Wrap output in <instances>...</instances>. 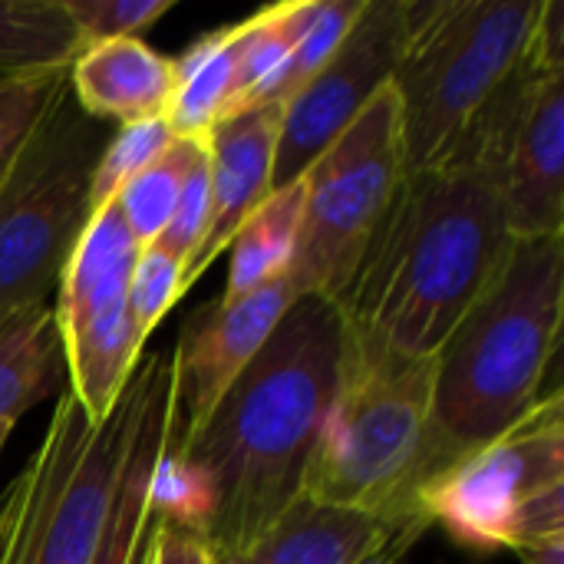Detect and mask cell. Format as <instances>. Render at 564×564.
I'll return each mask as SVG.
<instances>
[{"label": "cell", "mask_w": 564, "mask_h": 564, "mask_svg": "<svg viewBox=\"0 0 564 564\" xmlns=\"http://www.w3.org/2000/svg\"><path fill=\"white\" fill-rule=\"evenodd\" d=\"M512 248L489 165L406 172L337 311L364 337L410 357H436L502 274Z\"/></svg>", "instance_id": "obj_2"}, {"label": "cell", "mask_w": 564, "mask_h": 564, "mask_svg": "<svg viewBox=\"0 0 564 564\" xmlns=\"http://www.w3.org/2000/svg\"><path fill=\"white\" fill-rule=\"evenodd\" d=\"M410 549H403V545H390V549H383L380 555H373V558H367L364 564H397L403 555H406Z\"/></svg>", "instance_id": "obj_32"}, {"label": "cell", "mask_w": 564, "mask_h": 564, "mask_svg": "<svg viewBox=\"0 0 564 564\" xmlns=\"http://www.w3.org/2000/svg\"><path fill=\"white\" fill-rule=\"evenodd\" d=\"M142 564H215V552L195 529L152 516Z\"/></svg>", "instance_id": "obj_30"}, {"label": "cell", "mask_w": 564, "mask_h": 564, "mask_svg": "<svg viewBox=\"0 0 564 564\" xmlns=\"http://www.w3.org/2000/svg\"><path fill=\"white\" fill-rule=\"evenodd\" d=\"M10 433H13V430L0 426V453H3V446H7V440H10Z\"/></svg>", "instance_id": "obj_33"}, {"label": "cell", "mask_w": 564, "mask_h": 564, "mask_svg": "<svg viewBox=\"0 0 564 564\" xmlns=\"http://www.w3.org/2000/svg\"><path fill=\"white\" fill-rule=\"evenodd\" d=\"M284 106L261 102L225 116L205 139L208 149V228L185 264L182 294L231 245L241 221L268 198Z\"/></svg>", "instance_id": "obj_14"}, {"label": "cell", "mask_w": 564, "mask_h": 564, "mask_svg": "<svg viewBox=\"0 0 564 564\" xmlns=\"http://www.w3.org/2000/svg\"><path fill=\"white\" fill-rule=\"evenodd\" d=\"M182 271L185 264L155 245H145L139 251L132 281H129V314H132L139 344L149 340V334L159 327L169 307L182 297Z\"/></svg>", "instance_id": "obj_28"}, {"label": "cell", "mask_w": 564, "mask_h": 564, "mask_svg": "<svg viewBox=\"0 0 564 564\" xmlns=\"http://www.w3.org/2000/svg\"><path fill=\"white\" fill-rule=\"evenodd\" d=\"M79 36L59 0H0V79L69 66Z\"/></svg>", "instance_id": "obj_22"}, {"label": "cell", "mask_w": 564, "mask_h": 564, "mask_svg": "<svg viewBox=\"0 0 564 564\" xmlns=\"http://www.w3.org/2000/svg\"><path fill=\"white\" fill-rule=\"evenodd\" d=\"M416 516L469 552L564 539V397L552 387L516 426L430 479Z\"/></svg>", "instance_id": "obj_7"}, {"label": "cell", "mask_w": 564, "mask_h": 564, "mask_svg": "<svg viewBox=\"0 0 564 564\" xmlns=\"http://www.w3.org/2000/svg\"><path fill=\"white\" fill-rule=\"evenodd\" d=\"M413 535L377 516L330 509L301 496L254 545L215 555V564H364L390 545L413 549Z\"/></svg>", "instance_id": "obj_17"}, {"label": "cell", "mask_w": 564, "mask_h": 564, "mask_svg": "<svg viewBox=\"0 0 564 564\" xmlns=\"http://www.w3.org/2000/svg\"><path fill=\"white\" fill-rule=\"evenodd\" d=\"M535 69H564L562 0H406L390 76L406 172L473 165Z\"/></svg>", "instance_id": "obj_3"}, {"label": "cell", "mask_w": 564, "mask_h": 564, "mask_svg": "<svg viewBox=\"0 0 564 564\" xmlns=\"http://www.w3.org/2000/svg\"><path fill=\"white\" fill-rule=\"evenodd\" d=\"M347 324L334 301L301 294L208 423L169 449L202 479V539L215 555L254 545L301 496L304 473L340 383Z\"/></svg>", "instance_id": "obj_1"}, {"label": "cell", "mask_w": 564, "mask_h": 564, "mask_svg": "<svg viewBox=\"0 0 564 564\" xmlns=\"http://www.w3.org/2000/svg\"><path fill=\"white\" fill-rule=\"evenodd\" d=\"M205 228H208V149L195 162V169L188 172L182 195L175 202V212L152 245L162 248L165 254L178 258L182 264H188L195 258L202 238H205Z\"/></svg>", "instance_id": "obj_29"}, {"label": "cell", "mask_w": 564, "mask_h": 564, "mask_svg": "<svg viewBox=\"0 0 564 564\" xmlns=\"http://www.w3.org/2000/svg\"><path fill=\"white\" fill-rule=\"evenodd\" d=\"M403 175L397 96L383 86L301 175L304 215L288 268L297 297L340 301Z\"/></svg>", "instance_id": "obj_9"}, {"label": "cell", "mask_w": 564, "mask_h": 564, "mask_svg": "<svg viewBox=\"0 0 564 564\" xmlns=\"http://www.w3.org/2000/svg\"><path fill=\"white\" fill-rule=\"evenodd\" d=\"M304 215V178L268 192V198L241 221L231 238V268L221 301H238L288 274L297 228Z\"/></svg>", "instance_id": "obj_19"}, {"label": "cell", "mask_w": 564, "mask_h": 564, "mask_svg": "<svg viewBox=\"0 0 564 564\" xmlns=\"http://www.w3.org/2000/svg\"><path fill=\"white\" fill-rule=\"evenodd\" d=\"M66 390V350L53 307L30 304L0 317V426Z\"/></svg>", "instance_id": "obj_18"}, {"label": "cell", "mask_w": 564, "mask_h": 564, "mask_svg": "<svg viewBox=\"0 0 564 564\" xmlns=\"http://www.w3.org/2000/svg\"><path fill=\"white\" fill-rule=\"evenodd\" d=\"M69 17L79 50L106 40H139L159 17H165L175 0H59Z\"/></svg>", "instance_id": "obj_27"}, {"label": "cell", "mask_w": 564, "mask_h": 564, "mask_svg": "<svg viewBox=\"0 0 564 564\" xmlns=\"http://www.w3.org/2000/svg\"><path fill=\"white\" fill-rule=\"evenodd\" d=\"M142 393V360L102 423L69 390L59 393L40 446L0 496V564L93 562Z\"/></svg>", "instance_id": "obj_6"}, {"label": "cell", "mask_w": 564, "mask_h": 564, "mask_svg": "<svg viewBox=\"0 0 564 564\" xmlns=\"http://www.w3.org/2000/svg\"><path fill=\"white\" fill-rule=\"evenodd\" d=\"M297 301L288 274L238 297H212L188 314L178 344L172 350V380H175V416L172 440H192L241 370L264 347L284 311Z\"/></svg>", "instance_id": "obj_13"}, {"label": "cell", "mask_w": 564, "mask_h": 564, "mask_svg": "<svg viewBox=\"0 0 564 564\" xmlns=\"http://www.w3.org/2000/svg\"><path fill=\"white\" fill-rule=\"evenodd\" d=\"M562 317L564 235L519 238L502 274L433 357L430 479L502 436L549 393Z\"/></svg>", "instance_id": "obj_4"}, {"label": "cell", "mask_w": 564, "mask_h": 564, "mask_svg": "<svg viewBox=\"0 0 564 564\" xmlns=\"http://www.w3.org/2000/svg\"><path fill=\"white\" fill-rule=\"evenodd\" d=\"M175 132L169 126V119H152V122H139V126H119L96 165L93 175V212L102 208L106 202L116 198V192L142 169L149 165L159 152H165L172 145Z\"/></svg>", "instance_id": "obj_26"}, {"label": "cell", "mask_w": 564, "mask_h": 564, "mask_svg": "<svg viewBox=\"0 0 564 564\" xmlns=\"http://www.w3.org/2000/svg\"><path fill=\"white\" fill-rule=\"evenodd\" d=\"M69 89V66L0 79V185L20 152Z\"/></svg>", "instance_id": "obj_24"}, {"label": "cell", "mask_w": 564, "mask_h": 564, "mask_svg": "<svg viewBox=\"0 0 564 564\" xmlns=\"http://www.w3.org/2000/svg\"><path fill=\"white\" fill-rule=\"evenodd\" d=\"M69 89L0 185V317L43 304L93 218V175L109 142Z\"/></svg>", "instance_id": "obj_8"}, {"label": "cell", "mask_w": 564, "mask_h": 564, "mask_svg": "<svg viewBox=\"0 0 564 564\" xmlns=\"http://www.w3.org/2000/svg\"><path fill=\"white\" fill-rule=\"evenodd\" d=\"M367 0H321L311 26L304 30V36L297 40L294 53L288 56L284 69L278 73V79L271 83L268 96L261 102H274V106H284L330 56L334 50L340 46V40L347 36V30L357 23L360 10H364ZM258 102V106H261Z\"/></svg>", "instance_id": "obj_25"}, {"label": "cell", "mask_w": 564, "mask_h": 564, "mask_svg": "<svg viewBox=\"0 0 564 564\" xmlns=\"http://www.w3.org/2000/svg\"><path fill=\"white\" fill-rule=\"evenodd\" d=\"M406 33V0H367L334 56L284 102L271 192L301 178L314 159L390 86Z\"/></svg>", "instance_id": "obj_11"}, {"label": "cell", "mask_w": 564, "mask_h": 564, "mask_svg": "<svg viewBox=\"0 0 564 564\" xmlns=\"http://www.w3.org/2000/svg\"><path fill=\"white\" fill-rule=\"evenodd\" d=\"M522 564H564V539H549V542H539L532 549H522L516 552Z\"/></svg>", "instance_id": "obj_31"}, {"label": "cell", "mask_w": 564, "mask_h": 564, "mask_svg": "<svg viewBox=\"0 0 564 564\" xmlns=\"http://www.w3.org/2000/svg\"><path fill=\"white\" fill-rule=\"evenodd\" d=\"M479 165L499 182L509 231L564 235V69H539L492 129Z\"/></svg>", "instance_id": "obj_12"}, {"label": "cell", "mask_w": 564, "mask_h": 564, "mask_svg": "<svg viewBox=\"0 0 564 564\" xmlns=\"http://www.w3.org/2000/svg\"><path fill=\"white\" fill-rule=\"evenodd\" d=\"M238 36L241 20L205 33L185 50L182 59H175V99L169 109V126L175 135L205 142L225 119L235 83Z\"/></svg>", "instance_id": "obj_20"}, {"label": "cell", "mask_w": 564, "mask_h": 564, "mask_svg": "<svg viewBox=\"0 0 564 564\" xmlns=\"http://www.w3.org/2000/svg\"><path fill=\"white\" fill-rule=\"evenodd\" d=\"M433 357L400 354L347 327L337 393L321 423L304 499L377 516L420 539L416 492L430 479L433 446Z\"/></svg>", "instance_id": "obj_5"}, {"label": "cell", "mask_w": 564, "mask_h": 564, "mask_svg": "<svg viewBox=\"0 0 564 564\" xmlns=\"http://www.w3.org/2000/svg\"><path fill=\"white\" fill-rule=\"evenodd\" d=\"M321 0H288L271 3L241 20V36L235 50V83H231V102L225 116H235L241 109L258 106L278 73L284 69L288 56L294 53L297 40L311 26Z\"/></svg>", "instance_id": "obj_21"}, {"label": "cell", "mask_w": 564, "mask_h": 564, "mask_svg": "<svg viewBox=\"0 0 564 564\" xmlns=\"http://www.w3.org/2000/svg\"><path fill=\"white\" fill-rule=\"evenodd\" d=\"M69 96L86 116L116 129L169 119L175 59H165L142 40L89 43L69 63Z\"/></svg>", "instance_id": "obj_16"}, {"label": "cell", "mask_w": 564, "mask_h": 564, "mask_svg": "<svg viewBox=\"0 0 564 564\" xmlns=\"http://www.w3.org/2000/svg\"><path fill=\"white\" fill-rule=\"evenodd\" d=\"M145 393L135 416V430L119 469V482L109 502L102 539L89 564H142L149 522H152V476L162 459L165 440L175 416V380H172V350L142 354Z\"/></svg>", "instance_id": "obj_15"}, {"label": "cell", "mask_w": 564, "mask_h": 564, "mask_svg": "<svg viewBox=\"0 0 564 564\" xmlns=\"http://www.w3.org/2000/svg\"><path fill=\"white\" fill-rule=\"evenodd\" d=\"M142 245L116 202L93 212L59 284L56 324L66 350V390L93 423H102L129 387L142 344L129 314V281Z\"/></svg>", "instance_id": "obj_10"}, {"label": "cell", "mask_w": 564, "mask_h": 564, "mask_svg": "<svg viewBox=\"0 0 564 564\" xmlns=\"http://www.w3.org/2000/svg\"><path fill=\"white\" fill-rule=\"evenodd\" d=\"M205 155L202 139H182L175 135L165 152H159L149 165H142L119 192H116V208L122 212L132 238L145 248L152 245L162 228L169 225L175 202L182 195V185L195 162Z\"/></svg>", "instance_id": "obj_23"}]
</instances>
